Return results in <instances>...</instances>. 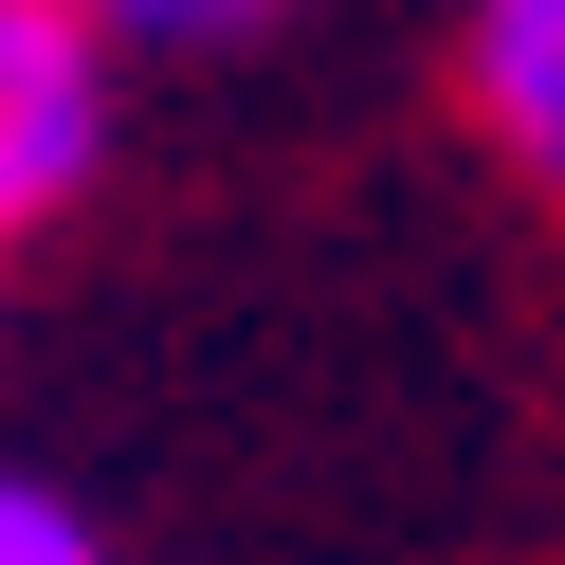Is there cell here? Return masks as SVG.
Here are the masks:
<instances>
[{"instance_id": "cell-1", "label": "cell", "mask_w": 565, "mask_h": 565, "mask_svg": "<svg viewBox=\"0 0 565 565\" xmlns=\"http://www.w3.org/2000/svg\"><path fill=\"white\" fill-rule=\"evenodd\" d=\"M110 164V38L74 0H0V237H38Z\"/></svg>"}, {"instance_id": "cell-3", "label": "cell", "mask_w": 565, "mask_h": 565, "mask_svg": "<svg viewBox=\"0 0 565 565\" xmlns=\"http://www.w3.org/2000/svg\"><path fill=\"white\" fill-rule=\"evenodd\" d=\"M110 55H237V38H274L292 0H74Z\"/></svg>"}, {"instance_id": "cell-2", "label": "cell", "mask_w": 565, "mask_h": 565, "mask_svg": "<svg viewBox=\"0 0 565 565\" xmlns=\"http://www.w3.org/2000/svg\"><path fill=\"white\" fill-rule=\"evenodd\" d=\"M456 92H475V128L529 183H565V0H475L456 19Z\"/></svg>"}, {"instance_id": "cell-4", "label": "cell", "mask_w": 565, "mask_h": 565, "mask_svg": "<svg viewBox=\"0 0 565 565\" xmlns=\"http://www.w3.org/2000/svg\"><path fill=\"white\" fill-rule=\"evenodd\" d=\"M0 565H110V547H92V511H74L55 475H19V456H0Z\"/></svg>"}]
</instances>
